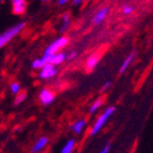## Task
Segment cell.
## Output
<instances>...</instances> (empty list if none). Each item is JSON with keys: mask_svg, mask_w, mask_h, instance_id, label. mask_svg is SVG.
<instances>
[{"mask_svg": "<svg viewBox=\"0 0 153 153\" xmlns=\"http://www.w3.org/2000/svg\"><path fill=\"white\" fill-rule=\"evenodd\" d=\"M115 111H116L115 106H109V107L106 108V109L97 117V120L94 121L91 130H90V136H95L97 133L101 132V130H102L105 126V124L108 122V120H109L110 118H111V116L115 114Z\"/></svg>", "mask_w": 153, "mask_h": 153, "instance_id": "1", "label": "cell"}, {"mask_svg": "<svg viewBox=\"0 0 153 153\" xmlns=\"http://www.w3.org/2000/svg\"><path fill=\"white\" fill-rule=\"evenodd\" d=\"M26 24L25 23H17L15 25H13L9 29L2 32L0 34V49L3 48L4 46H7L13 39L17 36L22 31L25 29Z\"/></svg>", "mask_w": 153, "mask_h": 153, "instance_id": "2", "label": "cell"}, {"mask_svg": "<svg viewBox=\"0 0 153 153\" xmlns=\"http://www.w3.org/2000/svg\"><path fill=\"white\" fill-rule=\"evenodd\" d=\"M68 44H69V38H66V36H60V38L56 39L46 47V49L44 51V56H51L58 51H61Z\"/></svg>", "mask_w": 153, "mask_h": 153, "instance_id": "3", "label": "cell"}, {"mask_svg": "<svg viewBox=\"0 0 153 153\" xmlns=\"http://www.w3.org/2000/svg\"><path fill=\"white\" fill-rule=\"evenodd\" d=\"M58 73V70H57V66L54 65L51 63H46L45 65L40 70V73H39V77L44 80H47V79H51L53 77H55Z\"/></svg>", "mask_w": 153, "mask_h": 153, "instance_id": "4", "label": "cell"}, {"mask_svg": "<svg viewBox=\"0 0 153 153\" xmlns=\"http://www.w3.org/2000/svg\"><path fill=\"white\" fill-rule=\"evenodd\" d=\"M55 97H56V95H55L54 91L51 89H48V88H43L39 93V101L44 106L51 105L55 101Z\"/></svg>", "mask_w": 153, "mask_h": 153, "instance_id": "5", "label": "cell"}, {"mask_svg": "<svg viewBox=\"0 0 153 153\" xmlns=\"http://www.w3.org/2000/svg\"><path fill=\"white\" fill-rule=\"evenodd\" d=\"M46 59L47 63H51L54 65H60L66 60V54H64L63 51H58L56 54H53L51 56H44Z\"/></svg>", "mask_w": 153, "mask_h": 153, "instance_id": "6", "label": "cell"}, {"mask_svg": "<svg viewBox=\"0 0 153 153\" xmlns=\"http://www.w3.org/2000/svg\"><path fill=\"white\" fill-rule=\"evenodd\" d=\"M12 2V11L16 15H23L27 9L26 0H11Z\"/></svg>", "mask_w": 153, "mask_h": 153, "instance_id": "7", "label": "cell"}, {"mask_svg": "<svg viewBox=\"0 0 153 153\" xmlns=\"http://www.w3.org/2000/svg\"><path fill=\"white\" fill-rule=\"evenodd\" d=\"M108 13H109V9L107 7H104V8H101L94 15H93V18H92V23L94 25H100L102 24L103 22L106 19L107 17Z\"/></svg>", "mask_w": 153, "mask_h": 153, "instance_id": "8", "label": "cell"}, {"mask_svg": "<svg viewBox=\"0 0 153 153\" xmlns=\"http://www.w3.org/2000/svg\"><path fill=\"white\" fill-rule=\"evenodd\" d=\"M48 143H49V139L47 137H45V136H43V137H41V138H39L38 140L34 143V145L32 146V148H31V152H32V153L42 152V151H43L44 149L47 147Z\"/></svg>", "mask_w": 153, "mask_h": 153, "instance_id": "9", "label": "cell"}, {"mask_svg": "<svg viewBox=\"0 0 153 153\" xmlns=\"http://www.w3.org/2000/svg\"><path fill=\"white\" fill-rule=\"evenodd\" d=\"M100 58H101V56H100L99 54L90 55V56L87 58V60H86V63H85L86 70H87L88 72H91L92 70H94L95 68H97V64H99Z\"/></svg>", "mask_w": 153, "mask_h": 153, "instance_id": "10", "label": "cell"}, {"mask_svg": "<svg viewBox=\"0 0 153 153\" xmlns=\"http://www.w3.org/2000/svg\"><path fill=\"white\" fill-rule=\"evenodd\" d=\"M86 126H87V121L85 120V119H79V120L75 121V122L71 125V128L75 134L79 135V134H82V133L84 132Z\"/></svg>", "mask_w": 153, "mask_h": 153, "instance_id": "11", "label": "cell"}, {"mask_svg": "<svg viewBox=\"0 0 153 153\" xmlns=\"http://www.w3.org/2000/svg\"><path fill=\"white\" fill-rule=\"evenodd\" d=\"M60 32H64L66 31V29L70 27V24H71V19H70V14L69 13H63L61 16H60Z\"/></svg>", "mask_w": 153, "mask_h": 153, "instance_id": "12", "label": "cell"}, {"mask_svg": "<svg viewBox=\"0 0 153 153\" xmlns=\"http://www.w3.org/2000/svg\"><path fill=\"white\" fill-rule=\"evenodd\" d=\"M76 148V140L75 139H69L64 143V146L61 148V153H72Z\"/></svg>", "mask_w": 153, "mask_h": 153, "instance_id": "13", "label": "cell"}, {"mask_svg": "<svg viewBox=\"0 0 153 153\" xmlns=\"http://www.w3.org/2000/svg\"><path fill=\"white\" fill-rule=\"evenodd\" d=\"M134 57H135V54L132 53V54H130L126 58L124 59V60H123L122 64H121V66H120V69H119V72H120V73H124V72L128 69V66H130L131 63H132Z\"/></svg>", "mask_w": 153, "mask_h": 153, "instance_id": "14", "label": "cell"}, {"mask_svg": "<svg viewBox=\"0 0 153 153\" xmlns=\"http://www.w3.org/2000/svg\"><path fill=\"white\" fill-rule=\"evenodd\" d=\"M103 103H104V99H103V97H97V100H94V102L92 103L89 107L90 114H94V112H97L100 108L102 107Z\"/></svg>", "mask_w": 153, "mask_h": 153, "instance_id": "15", "label": "cell"}, {"mask_svg": "<svg viewBox=\"0 0 153 153\" xmlns=\"http://www.w3.org/2000/svg\"><path fill=\"white\" fill-rule=\"evenodd\" d=\"M46 63H47V62H46V59H45V57L43 56L42 58H38V59H36V60H33L32 63H31V66H32V69L39 70V71H40Z\"/></svg>", "mask_w": 153, "mask_h": 153, "instance_id": "16", "label": "cell"}, {"mask_svg": "<svg viewBox=\"0 0 153 153\" xmlns=\"http://www.w3.org/2000/svg\"><path fill=\"white\" fill-rule=\"evenodd\" d=\"M27 99V94L26 93H24V92H19V93H17L15 97V99H14V105H21L22 103L25 102V100Z\"/></svg>", "mask_w": 153, "mask_h": 153, "instance_id": "17", "label": "cell"}, {"mask_svg": "<svg viewBox=\"0 0 153 153\" xmlns=\"http://www.w3.org/2000/svg\"><path fill=\"white\" fill-rule=\"evenodd\" d=\"M21 90H22V87H21V85H19V82H11V85H10V91L12 92L13 94L16 95L17 93H19V92H21Z\"/></svg>", "mask_w": 153, "mask_h": 153, "instance_id": "18", "label": "cell"}, {"mask_svg": "<svg viewBox=\"0 0 153 153\" xmlns=\"http://www.w3.org/2000/svg\"><path fill=\"white\" fill-rule=\"evenodd\" d=\"M133 7L130 4H123L122 7H121V12L123 13V14H125V15H130V14H132L133 12Z\"/></svg>", "mask_w": 153, "mask_h": 153, "instance_id": "19", "label": "cell"}, {"mask_svg": "<svg viewBox=\"0 0 153 153\" xmlns=\"http://www.w3.org/2000/svg\"><path fill=\"white\" fill-rule=\"evenodd\" d=\"M77 55H78V54H77L76 51H71L69 55H66V59H68L69 61H73V60H74V59L77 57Z\"/></svg>", "mask_w": 153, "mask_h": 153, "instance_id": "20", "label": "cell"}, {"mask_svg": "<svg viewBox=\"0 0 153 153\" xmlns=\"http://www.w3.org/2000/svg\"><path fill=\"white\" fill-rule=\"evenodd\" d=\"M110 148H111V143H107L106 145L104 146V148L102 149V151H101V152H102V153H107V152H109V151H110Z\"/></svg>", "mask_w": 153, "mask_h": 153, "instance_id": "21", "label": "cell"}, {"mask_svg": "<svg viewBox=\"0 0 153 153\" xmlns=\"http://www.w3.org/2000/svg\"><path fill=\"white\" fill-rule=\"evenodd\" d=\"M110 86H111V82H105V84L102 86V89H101V91H102V92L107 91V90L109 89Z\"/></svg>", "mask_w": 153, "mask_h": 153, "instance_id": "22", "label": "cell"}, {"mask_svg": "<svg viewBox=\"0 0 153 153\" xmlns=\"http://www.w3.org/2000/svg\"><path fill=\"white\" fill-rule=\"evenodd\" d=\"M72 2L74 5H80L85 2V0H72Z\"/></svg>", "mask_w": 153, "mask_h": 153, "instance_id": "23", "label": "cell"}, {"mask_svg": "<svg viewBox=\"0 0 153 153\" xmlns=\"http://www.w3.org/2000/svg\"><path fill=\"white\" fill-rule=\"evenodd\" d=\"M70 0H58V4L59 5H64L66 3H69Z\"/></svg>", "mask_w": 153, "mask_h": 153, "instance_id": "24", "label": "cell"}, {"mask_svg": "<svg viewBox=\"0 0 153 153\" xmlns=\"http://www.w3.org/2000/svg\"><path fill=\"white\" fill-rule=\"evenodd\" d=\"M41 1H43V2H47V1H49V0H41Z\"/></svg>", "mask_w": 153, "mask_h": 153, "instance_id": "25", "label": "cell"}, {"mask_svg": "<svg viewBox=\"0 0 153 153\" xmlns=\"http://www.w3.org/2000/svg\"><path fill=\"white\" fill-rule=\"evenodd\" d=\"M2 1H4V0H0V2H2Z\"/></svg>", "mask_w": 153, "mask_h": 153, "instance_id": "26", "label": "cell"}]
</instances>
